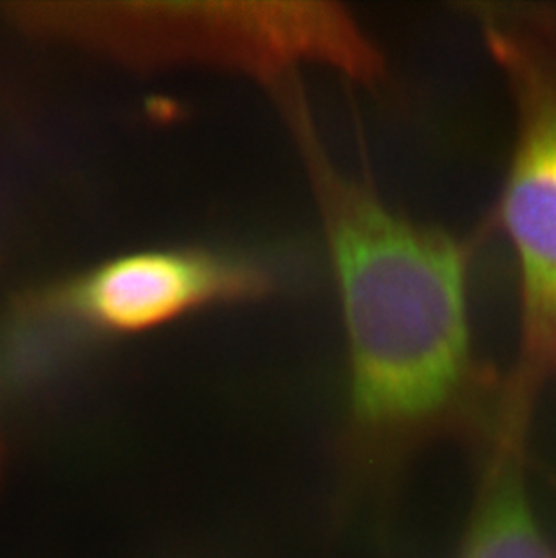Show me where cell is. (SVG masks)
Here are the masks:
<instances>
[{"mask_svg": "<svg viewBox=\"0 0 556 558\" xmlns=\"http://www.w3.org/2000/svg\"><path fill=\"white\" fill-rule=\"evenodd\" d=\"M478 16L515 107L494 222L517 263L519 345L503 378L499 427L528 434L542 390L556 378V4L479 5Z\"/></svg>", "mask_w": 556, "mask_h": 558, "instance_id": "obj_2", "label": "cell"}, {"mask_svg": "<svg viewBox=\"0 0 556 558\" xmlns=\"http://www.w3.org/2000/svg\"><path fill=\"white\" fill-rule=\"evenodd\" d=\"M327 225L349 362L343 485L356 505L382 506L426 441L488 445L503 379L475 359L462 244L341 185Z\"/></svg>", "mask_w": 556, "mask_h": 558, "instance_id": "obj_1", "label": "cell"}, {"mask_svg": "<svg viewBox=\"0 0 556 558\" xmlns=\"http://www.w3.org/2000/svg\"><path fill=\"white\" fill-rule=\"evenodd\" d=\"M263 288L257 268L226 253L147 250L111 258L46 288L29 299L27 313L104 335H134L201 307L241 301Z\"/></svg>", "mask_w": 556, "mask_h": 558, "instance_id": "obj_4", "label": "cell"}, {"mask_svg": "<svg viewBox=\"0 0 556 558\" xmlns=\"http://www.w3.org/2000/svg\"><path fill=\"white\" fill-rule=\"evenodd\" d=\"M60 35L82 38L114 51H205L235 57L264 68L293 60H329L354 68L363 40L327 5H226L208 11L190 5H143L109 13L58 15Z\"/></svg>", "mask_w": 556, "mask_h": 558, "instance_id": "obj_3", "label": "cell"}, {"mask_svg": "<svg viewBox=\"0 0 556 558\" xmlns=\"http://www.w3.org/2000/svg\"><path fill=\"white\" fill-rule=\"evenodd\" d=\"M525 445L486 450L478 505L457 558H556L525 490Z\"/></svg>", "mask_w": 556, "mask_h": 558, "instance_id": "obj_5", "label": "cell"}]
</instances>
